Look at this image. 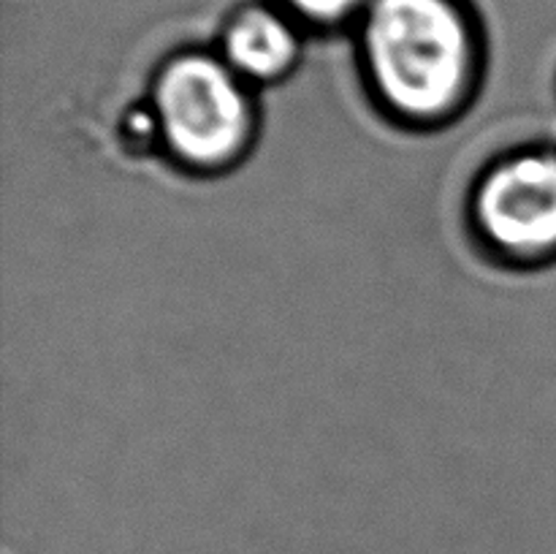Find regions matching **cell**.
<instances>
[{"label": "cell", "instance_id": "obj_1", "mask_svg": "<svg viewBox=\"0 0 556 554\" xmlns=\"http://www.w3.org/2000/svg\"><path fill=\"white\" fill-rule=\"evenodd\" d=\"M358 60L375 106L405 128H443L478 92L481 38L459 0H372Z\"/></svg>", "mask_w": 556, "mask_h": 554}, {"label": "cell", "instance_id": "obj_2", "mask_svg": "<svg viewBox=\"0 0 556 554\" xmlns=\"http://www.w3.org/2000/svg\"><path fill=\"white\" fill-rule=\"evenodd\" d=\"M147 109L157 150L190 174L231 172L258 136L253 87L217 52L172 54L155 71Z\"/></svg>", "mask_w": 556, "mask_h": 554}, {"label": "cell", "instance_id": "obj_3", "mask_svg": "<svg viewBox=\"0 0 556 554\" xmlns=\"http://www.w3.org/2000/svg\"><path fill=\"white\" fill-rule=\"evenodd\" d=\"M472 237L508 266L556 261V147L508 150L478 172L467 196Z\"/></svg>", "mask_w": 556, "mask_h": 554}, {"label": "cell", "instance_id": "obj_4", "mask_svg": "<svg viewBox=\"0 0 556 554\" xmlns=\"http://www.w3.org/2000/svg\"><path fill=\"white\" fill-rule=\"evenodd\" d=\"M217 54L250 87L277 85L302 60L299 22L282 5H244L223 27Z\"/></svg>", "mask_w": 556, "mask_h": 554}, {"label": "cell", "instance_id": "obj_5", "mask_svg": "<svg viewBox=\"0 0 556 554\" xmlns=\"http://www.w3.org/2000/svg\"><path fill=\"white\" fill-rule=\"evenodd\" d=\"M372 0H282V9L296 22L315 27H337L362 20Z\"/></svg>", "mask_w": 556, "mask_h": 554}]
</instances>
